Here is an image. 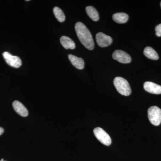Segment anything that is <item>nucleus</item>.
Masks as SVG:
<instances>
[{
	"label": "nucleus",
	"mask_w": 161,
	"mask_h": 161,
	"mask_svg": "<svg viewBox=\"0 0 161 161\" xmlns=\"http://www.w3.org/2000/svg\"><path fill=\"white\" fill-rule=\"evenodd\" d=\"M76 33L82 45L88 49L92 50L94 49V40L92 34L86 26L81 22H78L75 26Z\"/></svg>",
	"instance_id": "1"
},
{
	"label": "nucleus",
	"mask_w": 161,
	"mask_h": 161,
	"mask_svg": "<svg viewBox=\"0 0 161 161\" xmlns=\"http://www.w3.org/2000/svg\"><path fill=\"white\" fill-rule=\"evenodd\" d=\"M114 84L117 92L124 96H129L131 94V87L129 82L122 77H116L114 80Z\"/></svg>",
	"instance_id": "2"
},
{
	"label": "nucleus",
	"mask_w": 161,
	"mask_h": 161,
	"mask_svg": "<svg viewBox=\"0 0 161 161\" xmlns=\"http://www.w3.org/2000/svg\"><path fill=\"white\" fill-rule=\"evenodd\" d=\"M148 116L152 125H159L161 123V109L158 107L152 106L148 110Z\"/></svg>",
	"instance_id": "3"
},
{
	"label": "nucleus",
	"mask_w": 161,
	"mask_h": 161,
	"mask_svg": "<svg viewBox=\"0 0 161 161\" xmlns=\"http://www.w3.org/2000/svg\"><path fill=\"white\" fill-rule=\"evenodd\" d=\"M94 133L97 139L104 145L109 146L112 143V139L110 136L102 128H95Z\"/></svg>",
	"instance_id": "4"
},
{
	"label": "nucleus",
	"mask_w": 161,
	"mask_h": 161,
	"mask_svg": "<svg viewBox=\"0 0 161 161\" xmlns=\"http://www.w3.org/2000/svg\"><path fill=\"white\" fill-rule=\"evenodd\" d=\"M3 55L6 63L10 66L18 68L22 65V60L19 57L13 56L7 52L3 53Z\"/></svg>",
	"instance_id": "5"
},
{
	"label": "nucleus",
	"mask_w": 161,
	"mask_h": 161,
	"mask_svg": "<svg viewBox=\"0 0 161 161\" xmlns=\"http://www.w3.org/2000/svg\"><path fill=\"white\" fill-rule=\"evenodd\" d=\"M112 58L114 60L123 64L130 63L132 60L130 55L128 54L126 52L119 50L115 51L113 53Z\"/></svg>",
	"instance_id": "6"
},
{
	"label": "nucleus",
	"mask_w": 161,
	"mask_h": 161,
	"mask_svg": "<svg viewBox=\"0 0 161 161\" xmlns=\"http://www.w3.org/2000/svg\"><path fill=\"white\" fill-rule=\"evenodd\" d=\"M96 40L98 46L102 47L110 46L112 42L111 37L102 32H99L96 34Z\"/></svg>",
	"instance_id": "7"
},
{
	"label": "nucleus",
	"mask_w": 161,
	"mask_h": 161,
	"mask_svg": "<svg viewBox=\"0 0 161 161\" xmlns=\"http://www.w3.org/2000/svg\"><path fill=\"white\" fill-rule=\"evenodd\" d=\"M144 88L145 91L151 94L159 95L161 94V86L159 85L147 81L144 84Z\"/></svg>",
	"instance_id": "8"
},
{
	"label": "nucleus",
	"mask_w": 161,
	"mask_h": 161,
	"mask_svg": "<svg viewBox=\"0 0 161 161\" xmlns=\"http://www.w3.org/2000/svg\"><path fill=\"white\" fill-rule=\"evenodd\" d=\"M12 105L15 111L21 116L26 117L28 115V112L27 109L19 101H14Z\"/></svg>",
	"instance_id": "9"
},
{
	"label": "nucleus",
	"mask_w": 161,
	"mask_h": 161,
	"mask_svg": "<svg viewBox=\"0 0 161 161\" xmlns=\"http://www.w3.org/2000/svg\"><path fill=\"white\" fill-rule=\"evenodd\" d=\"M69 59L72 64L78 69H83L85 66V62L82 58H78L72 54L68 56Z\"/></svg>",
	"instance_id": "10"
},
{
	"label": "nucleus",
	"mask_w": 161,
	"mask_h": 161,
	"mask_svg": "<svg viewBox=\"0 0 161 161\" xmlns=\"http://www.w3.org/2000/svg\"><path fill=\"white\" fill-rule=\"evenodd\" d=\"M60 42L62 46L66 49H74L75 48V43L71 39L66 36H63L60 39Z\"/></svg>",
	"instance_id": "11"
},
{
	"label": "nucleus",
	"mask_w": 161,
	"mask_h": 161,
	"mask_svg": "<svg viewBox=\"0 0 161 161\" xmlns=\"http://www.w3.org/2000/svg\"><path fill=\"white\" fill-rule=\"evenodd\" d=\"M129 18V15L125 13H117L112 16L113 20L116 23L120 24L126 23Z\"/></svg>",
	"instance_id": "12"
},
{
	"label": "nucleus",
	"mask_w": 161,
	"mask_h": 161,
	"mask_svg": "<svg viewBox=\"0 0 161 161\" xmlns=\"http://www.w3.org/2000/svg\"><path fill=\"white\" fill-rule=\"evenodd\" d=\"M144 54L149 59L158 60L159 59L158 54L152 47H147L144 50Z\"/></svg>",
	"instance_id": "13"
},
{
	"label": "nucleus",
	"mask_w": 161,
	"mask_h": 161,
	"mask_svg": "<svg viewBox=\"0 0 161 161\" xmlns=\"http://www.w3.org/2000/svg\"><path fill=\"white\" fill-rule=\"evenodd\" d=\"M87 14L92 20L94 21H98L99 17L98 11L93 6H87L86 8Z\"/></svg>",
	"instance_id": "14"
},
{
	"label": "nucleus",
	"mask_w": 161,
	"mask_h": 161,
	"mask_svg": "<svg viewBox=\"0 0 161 161\" xmlns=\"http://www.w3.org/2000/svg\"><path fill=\"white\" fill-rule=\"evenodd\" d=\"M53 13L56 19L61 23L64 22L65 19V17L63 11L58 7H55L53 9Z\"/></svg>",
	"instance_id": "15"
},
{
	"label": "nucleus",
	"mask_w": 161,
	"mask_h": 161,
	"mask_svg": "<svg viewBox=\"0 0 161 161\" xmlns=\"http://www.w3.org/2000/svg\"><path fill=\"white\" fill-rule=\"evenodd\" d=\"M155 31L156 35L158 37H161V24L156 26Z\"/></svg>",
	"instance_id": "16"
},
{
	"label": "nucleus",
	"mask_w": 161,
	"mask_h": 161,
	"mask_svg": "<svg viewBox=\"0 0 161 161\" xmlns=\"http://www.w3.org/2000/svg\"><path fill=\"white\" fill-rule=\"evenodd\" d=\"M4 132V130L2 127H0V136L2 135V134Z\"/></svg>",
	"instance_id": "17"
},
{
	"label": "nucleus",
	"mask_w": 161,
	"mask_h": 161,
	"mask_svg": "<svg viewBox=\"0 0 161 161\" xmlns=\"http://www.w3.org/2000/svg\"><path fill=\"white\" fill-rule=\"evenodd\" d=\"M26 2H29V1H29V0H26Z\"/></svg>",
	"instance_id": "18"
},
{
	"label": "nucleus",
	"mask_w": 161,
	"mask_h": 161,
	"mask_svg": "<svg viewBox=\"0 0 161 161\" xmlns=\"http://www.w3.org/2000/svg\"><path fill=\"white\" fill-rule=\"evenodd\" d=\"M0 161H4V160H3V161L0 160Z\"/></svg>",
	"instance_id": "19"
},
{
	"label": "nucleus",
	"mask_w": 161,
	"mask_h": 161,
	"mask_svg": "<svg viewBox=\"0 0 161 161\" xmlns=\"http://www.w3.org/2000/svg\"><path fill=\"white\" fill-rule=\"evenodd\" d=\"M160 6H161V3H160Z\"/></svg>",
	"instance_id": "20"
}]
</instances>
